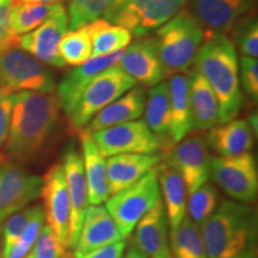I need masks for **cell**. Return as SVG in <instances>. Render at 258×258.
I'll return each instance as SVG.
<instances>
[{
    "label": "cell",
    "instance_id": "836d02e7",
    "mask_svg": "<svg viewBox=\"0 0 258 258\" xmlns=\"http://www.w3.org/2000/svg\"><path fill=\"white\" fill-rule=\"evenodd\" d=\"M115 2L116 0H70L67 11L70 30L84 28L104 17Z\"/></svg>",
    "mask_w": 258,
    "mask_h": 258
},
{
    "label": "cell",
    "instance_id": "44dd1931",
    "mask_svg": "<svg viewBox=\"0 0 258 258\" xmlns=\"http://www.w3.org/2000/svg\"><path fill=\"white\" fill-rule=\"evenodd\" d=\"M161 161L159 154H117L106 159L110 195L137 183Z\"/></svg>",
    "mask_w": 258,
    "mask_h": 258
},
{
    "label": "cell",
    "instance_id": "8d00e7d4",
    "mask_svg": "<svg viewBox=\"0 0 258 258\" xmlns=\"http://www.w3.org/2000/svg\"><path fill=\"white\" fill-rule=\"evenodd\" d=\"M70 254L61 246L59 240L48 226L42 228L34 246L25 258H69Z\"/></svg>",
    "mask_w": 258,
    "mask_h": 258
},
{
    "label": "cell",
    "instance_id": "3957f363",
    "mask_svg": "<svg viewBox=\"0 0 258 258\" xmlns=\"http://www.w3.org/2000/svg\"><path fill=\"white\" fill-rule=\"evenodd\" d=\"M200 228L208 258H257V212L247 203L221 201Z\"/></svg>",
    "mask_w": 258,
    "mask_h": 258
},
{
    "label": "cell",
    "instance_id": "ba28073f",
    "mask_svg": "<svg viewBox=\"0 0 258 258\" xmlns=\"http://www.w3.org/2000/svg\"><path fill=\"white\" fill-rule=\"evenodd\" d=\"M188 0H122L104 15V19L144 37L165 24L184 8Z\"/></svg>",
    "mask_w": 258,
    "mask_h": 258
},
{
    "label": "cell",
    "instance_id": "5bb4252c",
    "mask_svg": "<svg viewBox=\"0 0 258 258\" xmlns=\"http://www.w3.org/2000/svg\"><path fill=\"white\" fill-rule=\"evenodd\" d=\"M42 178L30 175L16 163L0 165V222L21 211L41 194Z\"/></svg>",
    "mask_w": 258,
    "mask_h": 258
},
{
    "label": "cell",
    "instance_id": "d6986e66",
    "mask_svg": "<svg viewBox=\"0 0 258 258\" xmlns=\"http://www.w3.org/2000/svg\"><path fill=\"white\" fill-rule=\"evenodd\" d=\"M123 50L111 55L91 57L85 63L74 67L70 72L64 74L56 89V97L59 99L61 110L66 117L73 110L74 105L78 102L86 86L92 82L93 78L109 67L116 66L120 61Z\"/></svg>",
    "mask_w": 258,
    "mask_h": 258
},
{
    "label": "cell",
    "instance_id": "bcb514c9",
    "mask_svg": "<svg viewBox=\"0 0 258 258\" xmlns=\"http://www.w3.org/2000/svg\"><path fill=\"white\" fill-rule=\"evenodd\" d=\"M6 159H8V156H6V154H4V153H0V165H2L4 161H6Z\"/></svg>",
    "mask_w": 258,
    "mask_h": 258
},
{
    "label": "cell",
    "instance_id": "e575fe53",
    "mask_svg": "<svg viewBox=\"0 0 258 258\" xmlns=\"http://www.w3.org/2000/svg\"><path fill=\"white\" fill-rule=\"evenodd\" d=\"M44 227V213L41 206H36L34 214L28 225L25 226L24 231L19 235L16 243L12 245L8 253H5L3 258H25V256L34 246L35 241L40 235L42 228Z\"/></svg>",
    "mask_w": 258,
    "mask_h": 258
},
{
    "label": "cell",
    "instance_id": "7a4b0ae2",
    "mask_svg": "<svg viewBox=\"0 0 258 258\" xmlns=\"http://www.w3.org/2000/svg\"><path fill=\"white\" fill-rule=\"evenodd\" d=\"M194 64L217 96L219 123L237 117L243 104V93L234 41L227 34L205 31Z\"/></svg>",
    "mask_w": 258,
    "mask_h": 258
},
{
    "label": "cell",
    "instance_id": "83f0119b",
    "mask_svg": "<svg viewBox=\"0 0 258 258\" xmlns=\"http://www.w3.org/2000/svg\"><path fill=\"white\" fill-rule=\"evenodd\" d=\"M145 122L159 139L165 151L171 147L170 129V89L169 83L161 82L151 88L145 105Z\"/></svg>",
    "mask_w": 258,
    "mask_h": 258
},
{
    "label": "cell",
    "instance_id": "60d3db41",
    "mask_svg": "<svg viewBox=\"0 0 258 258\" xmlns=\"http://www.w3.org/2000/svg\"><path fill=\"white\" fill-rule=\"evenodd\" d=\"M125 250V241L120 240L104 246L97 247L88 252H73L71 258H121Z\"/></svg>",
    "mask_w": 258,
    "mask_h": 258
},
{
    "label": "cell",
    "instance_id": "8fae6325",
    "mask_svg": "<svg viewBox=\"0 0 258 258\" xmlns=\"http://www.w3.org/2000/svg\"><path fill=\"white\" fill-rule=\"evenodd\" d=\"M211 159L206 140L196 134H188L179 143L164 151L161 157L164 164L182 176L188 195L209 180Z\"/></svg>",
    "mask_w": 258,
    "mask_h": 258
},
{
    "label": "cell",
    "instance_id": "ac0fdd59",
    "mask_svg": "<svg viewBox=\"0 0 258 258\" xmlns=\"http://www.w3.org/2000/svg\"><path fill=\"white\" fill-rule=\"evenodd\" d=\"M170 225L161 198L135 226V249L146 258H172Z\"/></svg>",
    "mask_w": 258,
    "mask_h": 258
},
{
    "label": "cell",
    "instance_id": "1f68e13d",
    "mask_svg": "<svg viewBox=\"0 0 258 258\" xmlns=\"http://www.w3.org/2000/svg\"><path fill=\"white\" fill-rule=\"evenodd\" d=\"M59 55L64 64L77 67L92 57V44L86 27L70 30L59 44Z\"/></svg>",
    "mask_w": 258,
    "mask_h": 258
},
{
    "label": "cell",
    "instance_id": "277c9868",
    "mask_svg": "<svg viewBox=\"0 0 258 258\" xmlns=\"http://www.w3.org/2000/svg\"><path fill=\"white\" fill-rule=\"evenodd\" d=\"M166 77L190 71L205 38V29L190 9L183 8L153 35Z\"/></svg>",
    "mask_w": 258,
    "mask_h": 258
},
{
    "label": "cell",
    "instance_id": "8992f818",
    "mask_svg": "<svg viewBox=\"0 0 258 258\" xmlns=\"http://www.w3.org/2000/svg\"><path fill=\"white\" fill-rule=\"evenodd\" d=\"M157 166L137 183L112 194L105 201L106 211L111 215L124 239L134 231L141 218L161 198Z\"/></svg>",
    "mask_w": 258,
    "mask_h": 258
},
{
    "label": "cell",
    "instance_id": "d590c367",
    "mask_svg": "<svg viewBox=\"0 0 258 258\" xmlns=\"http://www.w3.org/2000/svg\"><path fill=\"white\" fill-rule=\"evenodd\" d=\"M233 32L241 56L257 59L258 56V21L252 12L246 15L234 25Z\"/></svg>",
    "mask_w": 258,
    "mask_h": 258
},
{
    "label": "cell",
    "instance_id": "30bf717a",
    "mask_svg": "<svg viewBox=\"0 0 258 258\" xmlns=\"http://www.w3.org/2000/svg\"><path fill=\"white\" fill-rule=\"evenodd\" d=\"M91 137L104 158L117 154H157L161 144L144 120H134L93 132Z\"/></svg>",
    "mask_w": 258,
    "mask_h": 258
},
{
    "label": "cell",
    "instance_id": "484cf974",
    "mask_svg": "<svg viewBox=\"0 0 258 258\" xmlns=\"http://www.w3.org/2000/svg\"><path fill=\"white\" fill-rule=\"evenodd\" d=\"M170 89V129L171 146L179 143L192 131L191 109L189 99V80L184 73L171 76Z\"/></svg>",
    "mask_w": 258,
    "mask_h": 258
},
{
    "label": "cell",
    "instance_id": "4316f807",
    "mask_svg": "<svg viewBox=\"0 0 258 258\" xmlns=\"http://www.w3.org/2000/svg\"><path fill=\"white\" fill-rule=\"evenodd\" d=\"M158 183L163 194L164 207L170 225V232L176 230L186 214V190L182 176L172 167L160 161L157 166Z\"/></svg>",
    "mask_w": 258,
    "mask_h": 258
},
{
    "label": "cell",
    "instance_id": "f35d334b",
    "mask_svg": "<svg viewBox=\"0 0 258 258\" xmlns=\"http://www.w3.org/2000/svg\"><path fill=\"white\" fill-rule=\"evenodd\" d=\"M240 88L253 101L258 99V61L249 56H240L239 60Z\"/></svg>",
    "mask_w": 258,
    "mask_h": 258
},
{
    "label": "cell",
    "instance_id": "7bdbcfd3",
    "mask_svg": "<svg viewBox=\"0 0 258 258\" xmlns=\"http://www.w3.org/2000/svg\"><path fill=\"white\" fill-rule=\"evenodd\" d=\"M12 5L15 4H23V3H28V4H60L63 0H11Z\"/></svg>",
    "mask_w": 258,
    "mask_h": 258
},
{
    "label": "cell",
    "instance_id": "ab89813d",
    "mask_svg": "<svg viewBox=\"0 0 258 258\" xmlns=\"http://www.w3.org/2000/svg\"><path fill=\"white\" fill-rule=\"evenodd\" d=\"M12 2L0 0V55L16 47L17 37L14 36L10 25Z\"/></svg>",
    "mask_w": 258,
    "mask_h": 258
},
{
    "label": "cell",
    "instance_id": "ee69618b",
    "mask_svg": "<svg viewBox=\"0 0 258 258\" xmlns=\"http://www.w3.org/2000/svg\"><path fill=\"white\" fill-rule=\"evenodd\" d=\"M121 258H146V257H145L140 251L135 249V247H132V249H129L124 254H122Z\"/></svg>",
    "mask_w": 258,
    "mask_h": 258
},
{
    "label": "cell",
    "instance_id": "d4e9b609",
    "mask_svg": "<svg viewBox=\"0 0 258 258\" xmlns=\"http://www.w3.org/2000/svg\"><path fill=\"white\" fill-rule=\"evenodd\" d=\"M192 131H208L219 123V103L207 80L192 69L188 74Z\"/></svg>",
    "mask_w": 258,
    "mask_h": 258
},
{
    "label": "cell",
    "instance_id": "b9f144b4",
    "mask_svg": "<svg viewBox=\"0 0 258 258\" xmlns=\"http://www.w3.org/2000/svg\"><path fill=\"white\" fill-rule=\"evenodd\" d=\"M12 106H14V95L0 93V147L4 146L8 140Z\"/></svg>",
    "mask_w": 258,
    "mask_h": 258
},
{
    "label": "cell",
    "instance_id": "2e32d148",
    "mask_svg": "<svg viewBox=\"0 0 258 258\" xmlns=\"http://www.w3.org/2000/svg\"><path fill=\"white\" fill-rule=\"evenodd\" d=\"M117 66L135 82L143 85H157L166 78L153 36L140 37L122 53Z\"/></svg>",
    "mask_w": 258,
    "mask_h": 258
},
{
    "label": "cell",
    "instance_id": "52a82bcc",
    "mask_svg": "<svg viewBox=\"0 0 258 258\" xmlns=\"http://www.w3.org/2000/svg\"><path fill=\"white\" fill-rule=\"evenodd\" d=\"M55 89V79L51 71L30 54L15 47L0 55V93H53Z\"/></svg>",
    "mask_w": 258,
    "mask_h": 258
},
{
    "label": "cell",
    "instance_id": "7402d4cb",
    "mask_svg": "<svg viewBox=\"0 0 258 258\" xmlns=\"http://www.w3.org/2000/svg\"><path fill=\"white\" fill-rule=\"evenodd\" d=\"M145 105H146V93L144 88L134 86L133 89L123 93L120 98L97 112L82 131L93 133L124 122L139 120V117L144 114Z\"/></svg>",
    "mask_w": 258,
    "mask_h": 258
},
{
    "label": "cell",
    "instance_id": "5b68a950",
    "mask_svg": "<svg viewBox=\"0 0 258 258\" xmlns=\"http://www.w3.org/2000/svg\"><path fill=\"white\" fill-rule=\"evenodd\" d=\"M135 85L137 82L117 64L102 71L86 86L73 110L67 116L71 128L80 132L88 125L97 112L120 98Z\"/></svg>",
    "mask_w": 258,
    "mask_h": 258
},
{
    "label": "cell",
    "instance_id": "f546056e",
    "mask_svg": "<svg viewBox=\"0 0 258 258\" xmlns=\"http://www.w3.org/2000/svg\"><path fill=\"white\" fill-rule=\"evenodd\" d=\"M170 247L172 258H208L201 228L188 217L170 232Z\"/></svg>",
    "mask_w": 258,
    "mask_h": 258
},
{
    "label": "cell",
    "instance_id": "7c38bea8",
    "mask_svg": "<svg viewBox=\"0 0 258 258\" xmlns=\"http://www.w3.org/2000/svg\"><path fill=\"white\" fill-rule=\"evenodd\" d=\"M40 196L43 200L44 220L47 221V226L59 240L61 246L70 254L71 202L63 167L61 164L51 165L42 177Z\"/></svg>",
    "mask_w": 258,
    "mask_h": 258
},
{
    "label": "cell",
    "instance_id": "603a6c76",
    "mask_svg": "<svg viewBox=\"0 0 258 258\" xmlns=\"http://www.w3.org/2000/svg\"><path fill=\"white\" fill-rule=\"evenodd\" d=\"M206 144L219 157L247 153L253 147L252 128L244 118H233L225 123H218L209 129Z\"/></svg>",
    "mask_w": 258,
    "mask_h": 258
},
{
    "label": "cell",
    "instance_id": "6da1fadb",
    "mask_svg": "<svg viewBox=\"0 0 258 258\" xmlns=\"http://www.w3.org/2000/svg\"><path fill=\"white\" fill-rule=\"evenodd\" d=\"M61 118L56 95L35 91L14 93L6 156L16 160H30L55 133Z\"/></svg>",
    "mask_w": 258,
    "mask_h": 258
},
{
    "label": "cell",
    "instance_id": "d6a6232c",
    "mask_svg": "<svg viewBox=\"0 0 258 258\" xmlns=\"http://www.w3.org/2000/svg\"><path fill=\"white\" fill-rule=\"evenodd\" d=\"M219 203L220 196L218 189L212 183L206 182L195 191L189 194V199L186 201V217L194 224L201 227L217 211Z\"/></svg>",
    "mask_w": 258,
    "mask_h": 258
},
{
    "label": "cell",
    "instance_id": "7dc6e473",
    "mask_svg": "<svg viewBox=\"0 0 258 258\" xmlns=\"http://www.w3.org/2000/svg\"><path fill=\"white\" fill-rule=\"evenodd\" d=\"M122 2V0H116V2H115V4L114 5H116V4H118V3H121ZM114 5H112V6H114Z\"/></svg>",
    "mask_w": 258,
    "mask_h": 258
},
{
    "label": "cell",
    "instance_id": "4dcf8cb0",
    "mask_svg": "<svg viewBox=\"0 0 258 258\" xmlns=\"http://www.w3.org/2000/svg\"><path fill=\"white\" fill-rule=\"evenodd\" d=\"M61 4H15L11 9L10 25L15 37L28 34L40 27L61 8Z\"/></svg>",
    "mask_w": 258,
    "mask_h": 258
},
{
    "label": "cell",
    "instance_id": "e0dca14e",
    "mask_svg": "<svg viewBox=\"0 0 258 258\" xmlns=\"http://www.w3.org/2000/svg\"><path fill=\"white\" fill-rule=\"evenodd\" d=\"M257 0H190V11L205 31L228 34L253 11Z\"/></svg>",
    "mask_w": 258,
    "mask_h": 258
},
{
    "label": "cell",
    "instance_id": "ffe728a7",
    "mask_svg": "<svg viewBox=\"0 0 258 258\" xmlns=\"http://www.w3.org/2000/svg\"><path fill=\"white\" fill-rule=\"evenodd\" d=\"M120 240H124V238L104 206L90 205L84 214L78 241L73 252H88Z\"/></svg>",
    "mask_w": 258,
    "mask_h": 258
},
{
    "label": "cell",
    "instance_id": "f1b7e54d",
    "mask_svg": "<svg viewBox=\"0 0 258 258\" xmlns=\"http://www.w3.org/2000/svg\"><path fill=\"white\" fill-rule=\"evenodd\" d=\"M92 44V57L106 56L124 50L131 44L133 35L127 29L99 18L86 25Z\"/></svg>",
    "mask_w": 258,
    "mask_h": 258
},
{
    "label": "cell",
    "instance_id": "4fadbf2b",
    "mask_svg": "<svg viewBox=\"0 0 258 258\" xmlns=\"http://www.w3.org/2000/svg\"><path fill=\"white\" fill-rule=\"evenodd\" d=\"M67 31H70L69 16L66 9L61 6L40 27L17 37L16 47L30 54L42 63L60 69L66 64L59 55V44Z\"/></svg>",
    "mask_w": 258,
    "mask_h": 258
},
{
    "label": "cell",
    "instance_id": "9c48e42d",
    "mask_svg": "<svg viewBox=\"0 0 258 258\" xmlns=\"http://www.w3.org/2000/svg\"><path fill=\"white\" fill-rule=\"evenodd\" d=\"M213 182L232 200L241 203L253 202L258 192V169L251 152L234 157H212Z\"/></svg>",
    "mask_w": 258,
    "mask_h": 258
},
{
    "label": "cell",
    "instance_id": "f6af8a7d",
    "mask_svg": "<svg viewBox=\"0 0 258 258\" xmlns=\"http://www.w3.org/2000/svg\"><path fill=\"white\" fill-rule=\"evenodd\" d=\"M4 254V238H3V222H0V258Z\"/></svg>",
    "mask_w": 258,
    "mask_h": 258
},
{
    "label": "cell",
    "instance_id": "9a60e30c",
    "mask_svg": "<svg viewBox=\"0 0 258 258\" xmlns=\"http://www.w3.org/2000/svg\"><path fill=\"white\" fill-rule=\"evenodd\" d=\"M61 165L63 167L71 202L69 251L70 254H72V251L78 241L84 214H85L86 208L89 207L88 185H86L85 172H84L83 157L73 143L70 144L64 151Z\"/></svg>",
    "mask_w": 258,
    "mask_h": 258
},
{
    "label": "cell",
    "instance_id": "cb8c5ba5",
    "mask_svg": "<svg viewBox=\"0 0 258 258\" xmlns=\"http://www.w3.org/2000/svg\"><path fill=\"white\" fill-rule=\"evenodd\" d=\"M82 157L88 185L89 206L102 205L110 196L108 175H106V159L91 137L85 131H80Z\"/></svg>",
    "mask_w": 258,
    "mask_h": 258
},
{
    "label": "cell",
    "instance_id": "74e56055",
    "mask_svg": "<svg viewBox=\"0 0 258 258\" xmlns=\"http://www.w3.org/2000/svg\"><path fill=\"white\" fill-rule=\"evenodd\" d=\"M36 206L34 207H25L21 211L14 213L5 219L3 224V238H4V254L8 253L12 245L16 243L19 235L24 231L32 214H34ZM3 254V256H4Z\"/></svg>",
    "mask_w": 258,
    "mask_h": 258
}]
</instances>
